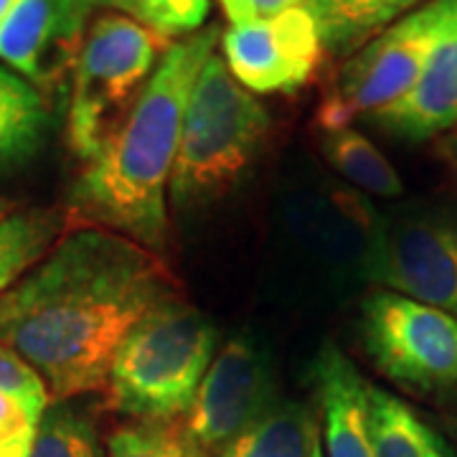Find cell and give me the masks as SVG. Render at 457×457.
Returning a JSON list of instances; mask_svg holds the SVG:
<instances>
[{
	"label": "cell",
	"mask_w": 457,
	"mask_h": 457,
	"mask_svg": "<svg viewBox=\"0 0 457 457\" xmlns=\"http://www.w3.org/2000/svg\"><path fill=\"white\" fill-rule=\"evenodd\" d=\"M369 435L374 457H427L432 432L392 394L369 386Z\"/></svg>",
	"instance_id": "obj_19"
},
{
	"label": "cell",
	"mask_w": 457,
	"mask_h": 457,
	"mask_svg": "<svg viewBox=\"0 0 457 457\" xmlns=\"http://www.w3.org/2000/svg\"><path fill=\"white\" fill-rule=\"evenodd\" d=\"M228 71L260 95L297 92L311 82L323 56V38L305 5L267 21L231 26L221 36Z\"/></svg>",
	"instance_id": "obj_10"
},
{
	"label": "cell",
	"mask_w": 457,
	"mask_h": 457,
	"mask_svg": "<svg viewBox=\"0 0 457 457\" xmlns=\"http://www.w3.org/2000/svg\"><path fill=\"white\" fill-rule=\"evenodd\" d=\"M16 3H18V0H0V21L8 16V13H11V8H13Z\"/></svg>",
	"instance_id": "obj_29"
},
{
	"label": "cell",
	"mask_w": 457,
	"mask_h": 457,
	"mask_svg": "<svg viewBox=\"0 0 457 457\" xmlns=\"http://www.w3.org/2000/svg\"><path fill=\"white\" fill-rule=\"evenodd\" d=\"M0 392L21 402L36 420H41L49 409L51 394L44 378L5 345H0Z\"/></svg>",
	"instance_id": "obj_23"
},
{
	"label": "cell",
	"mask_w": 457,
	"mask_h": 457,
	"mask_svg": "<svg viewBox=\"0 0 457 457\" xmlns=\"http://www.w3.org/2000/svg\"><path fill=\"white\" fill-rule=\"evenodd\" d=\"M328 457H374L369 435V386L336 345L315 363Z\"/></svg>",
	"instance_id": "obj_13"
},
{
	"label": "cell",
	"mask_w": 457,
	"mask_h": 457,
	"mask_svg": "<svg viewBox=\"0 0 457 457\" xmlns=\"http://www.w3.org/2000/svg\"><path fill=\"white\" fill-rule=\"evenodd\" d=\"M49 128L46 102L16 71L0 66V165L31 158Z\"/></svg>",
	"instance_id": "obj_17"
},
{
	"label": "cell",
	"mask_w": 457,
	"mask_h": 457,
	"mask_svg": "<svg viewBox=\"0 0 457 457\" xmlns=\"http://www.w3.org/2000/svg\"><path fill=\"white\" fill-rule=\"evenodd\" d=\"M31 457H99L97 429L69 399L54 402L38 422Z\"/></svg>",
	"instance_id": "obj_20"
},
{
	"label": "cell",
	"mask_w": 457,
	"mask_h": 457,
	"mask_svg": "<svg viewBox=\"0 0 457 457\" xmlns=\"http://www.w3.org/2000/svg\"><path fill=\"white\" fill-rule=\"evenodd\" d=\"M125 16L163 38H180L201 31L209 18V0H130Z\"/></svg>",
	"instance_id": "obj_22"
},
{
	"label": "cell",
	"mask_w": 457,
	"mask_h": 457,
	"mask_svg": "<svg viewBox=\"0 0 457 457\" xmlns=\"http://www.w3.org/2000/svg\"><path fill=\"white\" fill-rule=\"evenodd\" d=\"M270 114L216 54L198 74L170 173V206L201 212L228 196L260 155Z\"/></svg>",
	"instance_id": "obj_3"
},
{
	"label": "cell",
	"mask_w": 457,
	"mask_h": 457,
	"mask_svg": "<svg viewBox=\"0 0 457 457\" xmlns=\"http://www.w3.org/2000/svg\"><path fill=\"white\" fill-rule=\"evenodd\" d=\"M219 3L231 21V26H239V23H254V21L279 16L295 5H300L303 0H219Z\"/></svg>",
	"instance_id": "obj_25"
},
{
	"label": "cell",
	"mask_w": 457,
	"mask_h": 457,
	"mask_svg": "<svg viewBox=\"0 0 457 457\" xmlns=\"http://www.w3.org/2000/svg\"><path fill=\"white\" fill-rule=\"evenodd\" d=\"M107 457H212L179 422H137L120 427L107 440Z\"/></svg>",
	"instance_id": "obj_21"
},
{
	"label": "cell",
	"mask_w": 457,
	"mask_h": 457,
	"mask_svg": "<svg viewBox=\"0 0 457 457\" xmlns=\"http://www.w3.org/2000/svg\"><path fill=\"white\" fill-rule=\"evenodd\" d=\"M87 16L82 0H18L0 21V62L26 82L62 79L77 64Z\"/></svg>",
	"instance_id": "obj_11"
},
{
	"label": "cell",
	"mask_w": 457,
	"mask_h": 457,
	"mask_svg": "<svg viewBox=\"0 0 457 457\" xmlns=\"http://www.w3.org/2000/svg\"><path fill=\"white\" fill-rule=\"evenodd\" d=\"M437 150L447 161L457 163V125L450 132H445L442 137H437Z\"/></svg>",
	"instance_id": "obj_26"
},
{
	"label": "cell",
	"mask_w": 457,
	"mask_h": 457,
	"mask_svg": "<svg viewBox=\"0 0 457 457\" xmlns=\"http://www.w3.org/2000/svg\"><path fill=\"white\" fill-rule=\"evenodd\" d=\"M168 49V38L125 13H104L89 26L66 120L69 147L79 161H95L120 132Z\"/></svg>",
	"instance_id": "obj_5"
},
{
	"label": "cell",
	"mask_w": 457,
	"mask_h": 457,
	"mask_svg": "<svg viewBox=\"0 0 457 457\" xmlns=\"http://www.w3.org/2000/svg\"><path fill=\"white\" fill-rule=\"evenodd\" d=\"M278 402V376L270 353L252 336H237L212 361L179 425L213 457Z\"/></svg>",
	"instance_id": "obj_9"
},
{
	"label": "cell",
	"mask_w": 457,
	"mask_h": 457,
	"mask_svg": "<svg viewBox=\"0 0 457 457\" xmlns=\"http://www.w3.org/2000/svg\"><path fill=\"white\" fill-rule=\"evenodd\" d=\"M38 422L21 402L0 392V457H31Z\"/></svg>",
	"instance_id": "obj_24"
},
{
	"label": "cell",
	"mask_w": 457,
	"mask_h": 457,
	"mask_svg": "<svg viewBox=\"0 0 457 457\" xmlns=\"http://www.w3.org/2000/svg\"><path fill=\"white\" fill-rule=\"evenodd\" d=\"M318 447L320 425L315 411L308 404L279 399L213 457H312Z\"/></svg>",
	"instance_id": "obj_15"
},
{
	"label": "cell",
	"mask_w": 457,
	"mask_h": 457,
	"mask_svg": "<svg viewBox=\"0 0 457 457\" xmlns=\"http://www.w3.org/2000/svg\"><path fill=\"white\" fill-rule=\"evenodd\" d=\"M64 227L62 209H26L0 219V295L49 254Z\"/></svg>",
	"instance_id": "obj_16"
},
{
	"label": "cell",
	"mask_w": 457,
	"mask_h": 457,
	"mask_svg": "<svg viewBox=\"0 0 457 457\" xmlns=\"http://www.w3.org/2000/svg\"><path fill=\"white\" fill-rule=\"evenodd\" d=\"M173 297L179 285L153 249L107 228H74L0 295V345L66 402L107 389L120 343Z\"/></svg>",
	"instance_id": "obj_1"
},
{
	"label": "cell",
	"mask_w": 457,
	"mask_h": 457,
	"mask_svg": "<svg viewBox=\"0 0 457 457\" xmlns=\"http://www.w3.org/2000/svg\"><path fill=\"white\" fill-rule=\"evenodd\" d=\"M427 457H447V453H445V447H442V442L437 440V437H432V445H429Z\"/></svg>",
	"instance_id": "obj_28"
},
{
	"label": "cell",
	"mask_w": 457,
	"mask_h": 457,
	"mask_svg": "<svg viewBox=\"0 0 457 457\" xmlns=\"http://www.w3.org/2000/svg\"><path fill=\"white\" fill-rule=\"evenodd\" d=\"M11 212H13V201H11V198L0 196V219H3L5 213H11Z\"/></svg>",
	"instance_id": "obj_30"
},
{
	"label": "cell",
	"mask_w": 457,
	"mask_h": 457,
	"mask_svg": "<svg viewBox=\"0 0 457 457\" xmlns=\"http://www.w3.org/2000/svg\"><path fill=\"white\" fill-rule=\"evenodd\" d=\"M320 150L330 168L348 180L361 194L378 198H399L404 183L394 165L376 150V145L353 128H330L320 135Z\"/></svg>",
	"instance_id": "obj_18"
},
{
	"label": "cell",
	"mask_w": 457,
	"mask_h": 457,
	"mask_svg": "<svg viewBox=\"0 0 457 457\" xmlns=\"http://www.w3.org/2000/svg\"><path fill=\"white\" fill-rule=\"evenodd\" d=\"M361 338L374 366L417 396L457 394V318L404 295L376 290L361 308Z\"/></svg>",
	"instance_id": "obj_7"
},
{
	"label": "cell",
	"mask_w": 457,
	"mask_h": 457,
	"mask_svg": "<svg viewBox=\"0 0 457 457\" xmlns=\"http://www.w3.org/2000/svg\"><path fill=\"white\" fill-rule=\"evenodd\" d=\"M376 130L407 143L442 137L457 125V29L432 54L404 97L369 114Z\"/></svg>",
	"instance_id": "obj_12"
},
{
	"label": "cell",
	"mask_w": 457,
	"mask_h": 457,
	"mask_svg": "<svg viewBox=\"0 0 457 457\" xmlns=\"http://www.w3.org/2000/svg\"><path fill=\"white\" fill-rule=\"evenodd\" d=\"M219 333L179 297L161 303L120 343L110 366V407L140 422H179L209 371Z\"/></svg>",
	"instance_id": "obj_4"
},
{
	"label": "cell",
	"mask_w": 457,
	"mask_h": 457,
	"mask_svg": "<svg viewBox=\"0 0 457 457\" xmlns=\"http://www.w3.org/2000/svg\"><path fill=\"white\" fill-rule=\"evenodd\" d=\"M425 3L427 0H305V8L318 23L323 49L333 56H351Z\"/></svg>",
	"instance_id": "obj_14"
},
{
	"label": "cell",
	"mask_w": 457,
	"mask_h": 457,
	"mask_svg": "<svg viewBox=\"0 0 457 457\" xmlns=\"http://www.w3.org/2000/svg\"><path fill=\"white\" fill-rule=\"evenodd\" d=\"M82 3L89 11L92 8H114V11L128 13V8H130V0H82Z\"/></svg>",
	"instance_id": "obj_27"
},
{
	"label": "cell",
	"mask_w": 457,
	"mask_h": 457,
	"mask_svg": "<svg viewBox=\"0 0 457 457\" xmlns=\"http://www.w3.org/2000/svg\"><path fill=\"white\" fill-rule=\"evenodd\" d=\"M363 278L457 318V204H414L384 216Z\"/></svg>",
	"instance_id": "obj_8"
},
{
	"label": "cell",
	"mask_w": 457,
	"mask_h": 457,
	"mask_svg": "<svg viewBox=\"0 0 457 457\" xmlns=\"http://www.w3.org/2000/svg\"><path fill=\"white\" fill-rule=\"evenodd\" d=\"M221 36L219 26H209L170 44L125 125L74 180L69 209L79 219L147 249L165 245V191L179 153L183 114Z\"/></svg>",
	"instance_id": "obj_2"
},
{
	"label": "cell",
	"mask_w": 457,
	"mask_h": 457,
	"mask_svg": "<svg viewBox=\"0 0 457 457\" xmlns=\"http://www.w3.org/2000/svg\"><path fill=\"white\" fill-rule=\"evenodd\" d=\"M312 457H323V450L318 447V450H315V455H312Z\"/></svg>",
	"instance_id": "obj_31"
},
{
	"label": "cell",
	"mask_w": 457,
	"mask_h": 457,
	"mask_svg": "<svg viewBox=\"0 0 457 457\" xmlns=\"http://www.w3.org/2000/svg\"><path fill=\"white\" fill-rule=\"evenodd\" d=\"M457 29V0H427L363 44L336 74L318 122L323 130L345 128L361 114L376 112L422 77L432 54Z\"/></svg>",
	"instance_id": "obj_6"
}]
</instances>
